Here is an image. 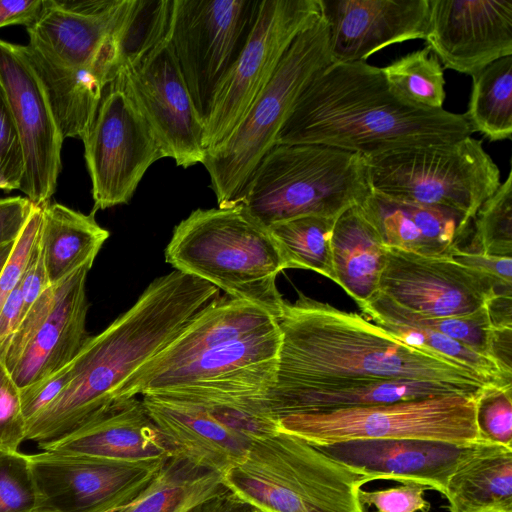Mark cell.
I'll use <instances>...</instances> for the list:
<instances>
[{
	"label": "cell",
	"mask_w": 512,
	"mask_h": 512,
	"mask_svg": "<svg viewBox=\"0 0 512 512\" xmlns=\"http://www.w3.org/2000/svg\"><path fill=\"white\" fill-rule=\"evenodd\" d=\"M218 297L215 286L177 270L154 279L126 312L89 337L70 363L63 391L27 423V440H55L104 410L143 365Z\"/></svg>",
	"instance_id": "6da1fadb"
},
{
	"label": "cell",
	"mask_w": 512,
	"mask_h": 512,
	"mask_svg": "<svg viewBox=\"0 0 512 512\" xmlns=\"http://www.w3.org/2000/svg\"><path fill=\"white\" fill-rule=\"evenodd\" d=\"M472 133L464 114L409 103L391 90L382 68L357 61L331 63L314 77L276 144H321L366 157Z\"/></svg>",
	"instance_id": "7a4b0ae2"
},
{
	"label": "cell",
	"mask_w": 512,
	"mask_h": 512,
	"mask_svg": "<svg viewBox=\"0 0 512 512\" xmlns=\"http://www.w3.org/2000/svg\"><path fill=\"white\" fill-rule=\"evenodd\" d=\"M277 322L281 344L271 390L391 378L452 384L477 396L482 387L493 384L450 360L401 342L357 313L302 292L294 302L285 300Z\"/></svg>",
	"instance_id": "3957f363"
},
{
	"label": "cell",
	"mask_w": 512,
	"mask_h": 512,
	"mask_svg": "<svg viewBox=\"0 0 512 512\" xmlns=\"http://www.w3.org/2000/svg\"><path fill=\"white\" fill-rule=\"evenodd\" d=\"M165 260L231 298L281 315L285 300L276 279L285 262L269 230L242 205L191 212L174 228Z\"/></svg>",
	"instance_id": "277c9868"
},
{
	"label": "cell",
	"mask_w": 512,
	"mask_h": 512,
	"mask_svg": "<svg viewBox=\"0 0 512 512\" xmlns=\"http://www.w3.org/2000/svg\"><path fill=\"white\" fill-rule=\"evenodd\" d=\"M222 475L227 489L261 512H365L363 475L281 430L254 442Z\"/></svg>",
	"instance_id": "5b68a950"
},
{
	"label": "cell",
	"mask_w": 512,
	"mask_h": 512,
	"mask_svg": "<svg viewBox=\"0 0 512 512\" xmlns=\"http://www.w3.org/2000/svg\"><path fill=\"white\" fill-rule=\"evenodd\" d=\"M371 192L363 156L321 144H276L235 206L268 228L306 215L337 219Z\"/></svg>",
	"instance_id": "8992f818"
},
{
	"label": "cell",
	"mask_w": 512,
	"mask_h": 512,
	"mask_svg": "<svg viewBox=\"0 0 512 512\" xmlns=\"http://www.w3.org/2000/svg\"><path fill=\"white\" fill-rule=\"evenodd\" d=\"M333 63L329 27L320 18L290 45L272 78L232 134L206 151L202 162L209 173L218 207L235 206L250 175L276 138L308 84Z\"/></svg>",
	"instance_id": "52a82bcc"
},
{
	"label": "cell",
	"mask_w": 512,
	"mask_h": 512,
	"mask_svg": "<svg viewBox=\"0 0 512 512\" xmlns=\"http://www.w3.org/2000/svg\"><path fill=\"white\" fill-rule=\"evenodd\" d=\"M363 159L372 192L398 202L456 210L472 219L501 184L498 166L482 141L471 136Z\"/></svg>",
	"instance_id": "ba28073f"
},
{
	"label": "cell",
	"mask_w": 512,
	"mask_h": 512,
	"mask_svg": "<svg viewBox=\"0 0 512 512\" xmlns=\"http://www.w3.org/2000/svg\"><path fill=\"white\" fill-rule=\"evenodd\" d=\"M475 397L442 395L374 406L288 415L279 430L313 445L362 439L478 442Z\"/></svg>",
	"instance_id": "9c48e42d"
},
{
	"label": "cell",
	"mask_w": 512,
	"mask_h": 512,
	"mask_svg": "<svg viewBox=\"0 0 512 512\" xmlns=\"http://www.w3.org/2000/svg\"><path fill=\"white\" fill-rule=\"evenodd\" d=\"M260 1L174 0L169 44L204 125L252 30Z\"/></svg>",
	"instance_id": "30bf717a"
},
{
	"label": "cell",
	"mask_w": 512,
	"mask_h": 512,
	"mask_svg": "<svg viewBox=\"0 0 512 512\" xmlns=\"http://www.w3.org/2000/svg\"><path fill=\"white\" fill-rule=\"evenodd\" d=\"M321 16L320 0H261L247 41L220 84L204 125V148L222 144L272 78L284 54Z\"/></svg>",
	"instance_id": "8fae6325"
},
{
	"label": "cell",
	"mask_w": 512,
	"mask_h": 512,
	"mask_svg": "<svg viewBox=\"0 0 512 512\" xmlns=\"http://www.w3.org/2000/svg\"><path fill=\"white\" fill-rule=\"evenodd\" d=\"M83 143L95 213L129 203L148 168L165 158L122 75L104 88Z\"/></svg>",
	"instance_id": "7c38bea8"
},
{
	"label": "cell",
	"mask_w": 512,
	"mask_h": 512,
	"mask_svg": "<svg viewBox=\"0 0 512 512\" xmlns=\"http://www.w3.org/2000/svg\"><path fill=\"white\" fill-rule=\"evenodd\" d=\"M278 322L212 346L178 367L123 388L116 399L148 393H207L265 398L276 378ZM115 399V400H116Z\"/></svg>",
	"instance_id": "4fadbf2b"
},
{
	"label": "cell",
	"mask_w": 512,
	"mask_h": 512,
	"mask_svg": "<svg viewBox=\"0 0 512 512\" xmlns=\"http://www.w3.org/2000/svg\"><path fill=\"white\" fill-rule=\"evenodd\" d=\"M0 82L19 133L24 175L20 191L37 206L50 201L61 171L63 137L43 86L22 45L0 39Z\"/></svg>",
	"instance_id": "5bb4252c"
},
{
	"label": "cell",
	"mask_w": 512,
	"mask_h": 512,
	"mask_svg": "<svg viewBox=\"0 0 512 512\" xmlns=\"http://www.w3.org/2000/svg\"><path fill=\"white\" fill-rule=\"evenodd\" d=\"M378 292L403 308L432 317L473 314L495 295H512L451 257L424 256L392 247H386Z\"/></svg>",
	"instance_id": "9a60e30c"
},
{
	"label": "cell",
	"mask_w": 512,
	"mask_h": 512,
	"mask_svg": "<svg viewBox=\"0 0 512 512\" xmlns=\"http://www.w3.org/2000/svg\"><path fill=\"white\" fill-rule=\"evenodd\" d=\"M154 131L165 157L188 168L203 162L204 123L178 67L169 40L138 68L122 75Z\"/></svg>",
	"instance_id": "2e32d148"
},
{
	"label": "cell",
	"mask_w": 512,
	"mask_h": 512,
	"mask_svg": "<svg viewBox=\"0 0 512 512\" xmlns=\"http://www.w3.org/2000/svg\"><path fill=\"white\" fill-rule=\"evenodd\" d=\"M427 46L443 67L473 76L512 55V0H429Z\"/></svg>",
	"instance_id": "e0dca14e"
},
{
	"label": "cell",
	"mask_w": 512,
	"mask_h": 512,
	"mask_svg": "<svg viewBox=\"0 0 512 512\" xmlns=\"http://www.w3.org/2000/svg\"><path fill=\"white\" fill-rule=\"evenodd\" d=\"M46 510L85 512L152 478L163 463H134L41 450L27 454Z\"/></svg>",
	"instance_id": "ac0fdd59"
},
{
	"label": "cell",
	"mask_w": 512,
	"mask_h": 512,
	"mask_svg": "<svg viewBox=\"0 0 512 512\" xmlns=\"http://www.w3.org/2000/svg\"><path fill=\"white\" fill-rule=\"evenodd\" d=\"M479 442L362 439L314 446L363 475L366 483L380 479L411 482L445 495L451 475Z\"/></svg>",
	"instance_id": "d6986e66"
},
{
	"label": "cell",
	"mask_w": 512,
	"mask_h": 512,
	"mask_svg": "<svg viewBox=\"0 0 512 512\" xmlns=\"http://www.w3.org/2000/svg\"><path fill=\"white\" fill-rule=\"evenodd\" d=\"M333 63L365 61L395 43L425 39L429 0H320Z\"/></svg>",
	"instance_id": "ffe728a7"
},
{
	"label": "cell",
	"mask_w": 512,
	"mask_h": 512,
	"mask_svg": "<svg viewBox=\"0 0 512 512\" xmlns=\"http://www.w3.org/2000/svg\"><path fill=\"white\" fill-rule=\"evenodd\" d=\"M37 445L41 450L134 463H163L174 455L137 397L116 399L66 435Z\"/></svg>",
	"instance_id": "44dd1931"
},
{
	"label": "cell",
	"mask_w": 512,
	"mask_h": 512,
	"mask_svg": "<svg viewBox=\"0 0 512 512\" xmlns=\"http://www.w3.org/2000/svg\"><path fill=\"white\" fill-rule=\"evenodd\" d=\"M127 5L128 0H44L41 16L26 28L28 45L61 67L92 66Z\"/></svg>",
	"instance_id": "7402d4cb"
},
{
	"label": "cell",
	"mask_w": 512,
	"mask_h": 512,
	"mask_svg": "<svg viewBox=\"0 0 512 512\" xmlns=\"http://www.w3.org/2000/svg\"><path fill=\"white\" fill-rule=\"evenodd\" d=\"M141 401L174 455L203 468L223 474L252 445L191 400L148 393Z\"/></svg>",
	"instance_id": "603a6c76"
},
{
	"label": "cell",
	"mask_w": 512,
	"mask_h": 512,
	"mask_svg": "<svg viewBox=\"0 0 512 512\" xmlns=\"http://www.w3.org/2000/svg\"><path fill=\"white\" fill-rule=\"evenodd\" d=\"M358 206L386 247L424 256L451 257L469 244L474 231L473 219L462 212L398 202L374 192Z\"/></svg>",
	"instance_id": "cb8c5ba5"
},
{
	"label": "cell",
	"mask_w": 512,
	"mask_h": 512,
	"mask_svg": "<svg viewBox=\"0 0 512 512\" xmlns=\"http://www.w3.org/2000/svg\"><path fill=\"white\" fill-rule=\"evenodd\" d=\"M476 397L447 383L407 379H355L271 390L265 398L269 413L279 422L285 416L390 404L442 395Z\"/></svg>",
	"instance_id": "d4e9b609"
},
{
	"label": "cell",
	"mask_w": 512,
	"mask_h": 512,
	"mask_svg": "<svg viewBox=\"0 0 512 512\" xmlns=\"http://www.w3.org/2000/svg\"><path fill=\"white\" fill-rule=\"evenodd\" d=\"M90 269L83 267L74 273L67 291L10 371L20 389L47 378L71 363L89 339L86 330L89 306L86 279Z\"/></svg>",
	"instance_id": "484cf974"
},
{
	"label": "cell",
	"mask_w": 512,
	"mask_h": 512,
	"mask_svg": "<svg viewBox=\"0 0 512 512\" xmlns=\"http://www.w3.org/2000/svg\"><path fill=\"white\" fill-rule=\"evenodd\" d=\"M276 322L277 319L272 314L255 304L231 298L226 294L219 296L165 349L143 365L122 389L178 367L223 341L263 329Z\"/></svg>",
	"instance_id": "4316f807"
},
{
	"label": "cell",
	"mask_w": 512,
	"mask_h": 512,
	"mask_svg": "<svg viewBox=\"0 0 512 512\" xmlns=\"http://www.w3.org/2000/svg\"><path fill=\"white\" fill-rule=\"evenodd\" d=\"M22 49L43 86L63 139L83 141L109 83L105 61L99 56L92 66L66 68L49 62L28 44Z\"/></svg>",
	"instance_id": "83f0119b"
},
{
	"label": "cell",
	"mask_w": 512,
	"mask_h": 512,
	"mask_svg": "<svg viewBox=\"0 0 512 512\" xmlns=\"http://www.w3.org/2000/svg\"><path fill=\"white\" fill-rule=\"evenodd\" d=\"M335 283L359 305L379 290L386 264V246L359 206L343 212L331 236Z\"/></svg>",
	"instance_id": "f1b7e54d"
},
{
	"label": "cell",
	"mask_w": 512,
	"mask_h": 512,
	"mask_svg": "<svg viewBox=\"0 0 512 512\" xmlns=\"http://www.w3.org/2000/svg\"><path fill=\"white\" fill-rule=\"evenodd\" d=\"M39 245L49 285L83 267L91 268L109 237L95 212L84 214L60 203L42 205Z\"/></svg>",
	"instance_id": "f546056e"
},
{
	"label": "cell",
	"mask_w": 512,
	"mask_h": 512,
	"mask_svg": "<svg viewBox=\"0 0 512 512\" xmlns=\"http://www.w3.org/2000/svg\"><path fill=\"white\" fill-rule=\"evenodd\" d=\"M444 496L450 512H512V448L479 442Z\"/></svg>",
	"instance_id": "4dcf8cb0"
},
{
	"label": "cell",
	"mask_w": 512,
	"mask_h": 512,
	"mask_svg": "<svg viewBox=\"0 0 512 512\" xmlns=\"http://www.w3.org/2000/svg\"><path fill=\"white\" fill-rule=\"evenodd\" d=\"M225 488L221 473L173 455L118 512H192Z\"/></svg>",
	"instance_id": "1f68e13d"
},
{
	"label": "cell",
	"mask_w": 512,
	"mask_h": 512,
	"mask_svg": "<svg viewBox=\"0 0 512 512\" xmlns=\"http://www.w3.org/2000/svg\"><path fill=\"white\" fill-rule=\"evenodd\" d=\"M174 0H128L111 36L113 80L138 68L169 40Z\"/></svg>",
	"instance_id": "d6a6232c"
},
{
	"label": "cell",
	"mask_w": 512,
	"mask_h": 512,
	"mask_svg": "<svg viewBox=\"0 0 512 512\" xmlns=\"http://www.w3.org/2000/svg\"><path fill=\"white\" fill-rule=\"evenodd\" d=\"M467 112L473 132L490 141L511 139L512 55L500 58L472 76Z\"/></svg>",
	"instance_id": "836d02e7"
},
{
	"label": "cell",
	"mask_w": 512,
	"mask_h": 512,
	"mask_svg": "<svg viewBox=\"0 0 512 512\" xmlns=\"http://www.w3.org/2000/svg\"><path fill=\"white\" fill-rule=\"evenodd\" d=\"M336 219L306 215L269 226L286 269L297 268L317 272L333 282L331 236Z\"/></svg>",
	"instance_id": "e575fe53"
},
{
	"label": "cell",
	"mask_w": 512,
	"mask_h": 512,
	"mask_svg": "<svg viewBox=\"0 0 512 512\" xmlns=\"http://www.w3.org/2000/svg\"><path fill=\"white\" fill-rule=\"evenodd\" d=\"M359 307L374 322L391 321L430 329L490 357L492 328L486 307L469 315L432 317L403 308L380 292Z\"/></svg>",
	"instance_id": "d590c367"
},
{
	"label": "cell",
	"mask_w": 512,
	"mask_h": 512,
	"mask_svg": "<svg viewBox=\"0 0 512 512\" xmlns=\"http://www.w3.org/2000/svg\"><path fill=\"white\" fill-rule=\"evenodd\" d=\"M382 71L391 90L401 99L424 108H443V68L428 46L398 58Z\"/></svg>",
	"instance_id": "8d00e7d4"
},
{
	"label": "cell",
	"mask_w": 512,
	"mask_h": 512,
	"mask_svg": "<svg viewBox=\"0 0 512 512\" xmlns=\"http://www.w3.org/2000/svg\"><path fill=\"white\" fill-rule=\"evenodd\" d=\"M474 231L465 251L512 257V172L478 209Z\"/></svg>",
	"instance_id": "74e56055"
},
{
	"label": "cell",
	"mask_w": 512,
	"mask_h": 512,
	"mask_svg": "<svg viewBox=\"0 0 512 512\" xmlns=\"http://www.w3.org/2000/svg\"><path fill=\"white\" fill-rule=\"evenodd\" d=\"M41 502L27 454L0 451V512H40Z\"/></svg>",
	"instance_id": "f35d334b"
},
{
	"label": "cell",
	"mask_w": 512,
	"mask_h": 512,
	"mask_svg": "<svg viewBox=\"0 0 512 512\" xmlns=\"http://www.w3.org/2000/svg\"><path fill=\"white\" fill-rule=\"evenodd\" d=\"M475 403L478 440L512 448V385L487 384Z\"/></svg>",
	"instance_id": "ab89813d"
},
{
	"label": "cell",
	"mask_w": 512,
	"mask_h": 512,
	"mask_svg": "<svg viewBox=\"0 0 512 512\" xmlns=\"http://www.w3.org/2000/svg\"><path fill=\"white\" fill-rule=\"evenodd\" d=\"M26 435L20 388L0 360V451L19 452Z\"/></svg>",
	"instance_id": "60d3db41"
},
{
	"label": "cell",
	"mask_w": 512,
	"mask_h": 512,
	"mask_svg": "<svg viewBox=\"0 0 512 512\" xmlns=\"http://www.w3.org/2000/svg\"><path fill=\"white\" fill-rule=\"evenodd\" d=\"M24 155L14 117L0 82V189L20 190Z\"/></svg>",
	"instance_id": "b9f144b4"
},
{
	"label": "cell",
	"mask_w": 512,
	"mask_h": 512,
	"mask_svg": "<svg viewBox=\"0 0 512 512\" xmlns=\"http://www.w3.org/2000/svg\"><path fill=\"white\" fill-rule=\"evenodd\" d=\"M73 275L74 273L57 284L49 285L26 311L10 340L5 355L4 363L9 371L12 370L23 350L49 316L56 303L67 291Z\"/></svg>",
	"instance_id": "7bdbcfd3"
},
{
	"label": "cell",
	"mask_w": 512,
	"mask_h": 512,
	"mask_svg": "<svg viewBox=\"0 0 512 512\" xmlns=\"http://www.w3.org/2000/svg\"><path fill=\"white\" fill-rule=\"evenodd\" d=\"M42 207L34 204L20 235L0 273V311L10 294L20 285L32 250L39 238Z\"/></svg>",
	"instance_id": "ee69618b"
},
{
	"label": "cell",
	"mask_w": 512,
	"mask_h": 512,
	"mask_svg": "<svg viewBox=\"0 0 512 512\" xmlns=\"http://www.w3.org/2000/svg\"><path fill=\"white\" fill-rule=\"evenodd\" d=\"M428 487L417 483H402L383 490L359 491L362 505L374 507L378 512H429L430 503L424 493Z\"/></svg>",
	"instance_id": "f6af8a7d"
},
{
	"label": "cell",
	"mask_w": 512,
	"mask_h": 512,
	"mask_svg": "<svg viewBox=\"0 0 512 512\" xmlns=\"http://www.w3.org/2000/svg\"><path fill=\"white\" fill-rule=\"evenodd\" d=\"M70 363L47 378L20 389L23 413L28 423L45 410L69 381Z\"/></svg>",
	"instance_id": "bcb514c9"
},
{
	"label": "cell",
	"mask_w": 512,
	"mask_h": 512,
	"mask_svg": "<svg viewBox=\"0 0 512 512\" xmlns=\"http://www.w3.org/2000/svg\"><path fill=\"white\" fill-rule=\"evenodd\" d=\"M451 258L489 278L505 293H512V257L487 255L480 252L456 250Z\"/></svg>",
	"instance_id": "7dc6e473"
},
{
	"label": "cell",
	"mask_w": 512,
	"mask_h": 512,
	"mask_svg": "<svg viewBox=\"0 0 512 512\" xmlns=\"http://www.w3.org/2000/svg\"><path fill=\"white\" fill-rule=\"evenodd\" d=\"M33 207L27 197L0 198V247L15 242Z\"/></svg>",
	"instance_id": "c3c4849f"
},
{
	"label": "cell",
	"mask_w": 512,
	"mask_h": 512,
	"mask_svg": "<svg viewBox=\"0 0 512 512\" xmlns=\"http://www.w3.org/2000/svg\"><path fill=\"white\" fill-rule=\"evenodd\" d=\"M48 286L49 283L38 238L20 283V290L23 301L22 317L33 304V302Z\"/></svg>",
	"instance_id": "681fc988"
},
{
	"label": "cell",
	"mask_w": 512,
	"mask_h": 512,
	"mask_svg": "<svg viewBox=\"0 0 512 512\" xmlns=\"http://www.w3.org/2000/svg\"><path fill=\"white\" fill-rule=\"evenodd\" d=\"M44 0H0V28L10 25L31 27L41 16Z\"/></svg>",
	"instance_id": "f907efd6"
},
{
	"label": "cell",
	"mask_w": 512,
	"mask_h": 512,
	"mask_svg": "<svg viewBox=\"0 0 512 512\" xmlns=\"http://www.w3.org/2000/svg\"><path fill=\"white\" fill-rule=\"evenodd\" d=\"M23 315L20 285L10 294L0 311V360L4 362L10 340Z\"/></svg>",
	"instance_id": "816d5d0a"
},
{
	"label": "cell",
	"mask_w": 512,
	"mask_h": 512,
	"mask_svg": "<svg viewBox=\"0 0 512 512\" xmlns=\"http://www.w3.org/2000/svg\"><path fill=\"white\" fill-rule=\"evenodd\" d=\"M192 512H253V507L225 488Z\"/></svg>",
	"instance_id": "f5cc1de1"
},
{
	"label": "cell",
	"mask_w": 512,
	"mask_h": 512,
	"mask_svg": "<svg viewBox=\"0 0 512 512\" xmlns=\"http://www.w3.org/2000/svg\"><path fill=\"white\" fill-rule=\"evenodd\" d=\"M485 307L491 328H512V295H495Z\"/></svg>",
	"instance_id": "db71d44e"
},
{
	"label": "cell",
	"mask_w": 512,
	"mask_h": 512,
	"mask_svg": "<svg viewBox=\"0 0 512 512\" xmlns=\"http://www.w3.org/2000/svg\"><path fill=\"white\" fill-rule=\"evenodd\" d=\"M151 479L140 482L117 496L112 501L85 512H118L127 506L142 491V489L149 483Z\"/></svg>",
	"instance_id": "11a10c76"
},
{
	"label": "cell",
	"mask_w": 512,
	"mask_h": 512,
	"mask_svg": "<svg viewBox=\"0 0 512 512\" xmlns=\"http://www.w3.org/2000/svg\"><path fill=\"white\" fill-rule=\"evenodd\" d=\"M13 244L14 243H10V244H7V245H3L0 247V273L11 253V250L13 248Z\"/></svg>",
	"instance_id": "9f6ffc18"
},
{
	"label": "cell",
	"mask_w": 512,
	"mask_h": 512,
	"mask_svg": "<svg viewBox=\"0 0 512 512\" xmlns=\"http://www.w3.org/2000/svg\"><path fill=\"white\" fill-rule=\"evenodd\" d=\"M253 512H261L253 507Z\"/></svg>",
	"instance_id": "6f0895ef"
},
{
	"label": "cell",
	"mask_w": 512,
	"mask_h": 512,
	"mask_svg": "<svg viewBox=\"0 0 512 512\" xmlns=\"http://www.w3.org/2000/svg\"><path fill=\"white\" fill-rule=\"evenodd\" d=\"M40 512H52V511H40Z\"/></svg>",
	"instance_id": "680465c9"
}]
</instances>
